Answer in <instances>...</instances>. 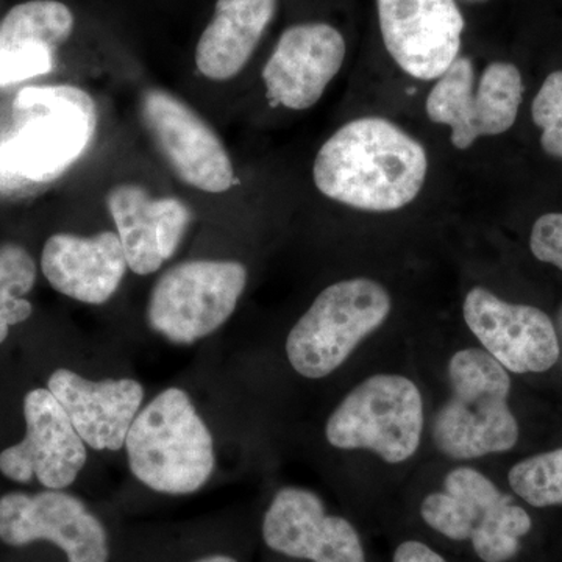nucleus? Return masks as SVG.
Listing matches in <instances>:
<instances>
[{
  "label": "nucleus",
  "mask_w": 562,
  "mask_h": 562,
  "mask_svg": "<svg viewBox=\"0 0 562 562\" xmlns=\"http://www.w3.org/2000/svg\"><path fill=\"white\" fill-rule=\"evenodd\" d=\"M427 171V151L412 135L383 117H361L321 147L313 179L331 201L386 213L419 195Z\"/></svg>",
  "instance_id": "1"
},
{
  "label": "nucleus",
  "mask_w": 562,
  "mask_h": 562,
  "mask_svg": "<svg viewBox=\"0 0 562 562\" xmlns=\"http://www.w3.org/2000/svg\"><path fill=\"white\" fill-rule=\"evenodd\" d=\"M14 132L0 143V187L49 183L88 149L98 128L91 95L70 85L27 87L13 102Z\"/></svg>",
  "instance_id": "2"
},
{
  "label": "nucleus",
  "mask_w": 562,
  "mask_h": 562,
  "mask_svg": "<svg viewBox=\"0 0 562 562\" xmlns=\"http://www.w3.org/2000/svg\"><path fill=\"white\" fill-rule=\"evenodd\" d=\"M128 464L151 491L187 495L213 475V436L190 395L179 387L158 394L133 420L127 439Z\"/></svg>",
  "instance_id": "3"
},
{
  "label": "nucleus",
  "mask_w": 562,
  "mask_h": 562,
  "mask_svg": "<svg viewBox=\"0 0 562 562\" xmlns=\"http://www.w3.org/2000/svg\"><path fill=\"white\" fill-rule=\"evenodd\" d=\"M450 397L432 420L436 449L453 460L512 450L519 425L509 408L512 379L486 350L457 351L449 362Z\"/></svg>",
  "instance_id": "4"
},
{
  "label": "nucleus",
  "mask_w": 562,
  "mask_h": 562,
  "mask_svg": "<svg viewBox=\"0 0 562 562\" xmlns=\"http://www.w3.org/2000/svg\"><path fill=\"white\" fill-rule=\"evenodd\" d=\"M390 313V292L371 279L325 288L288 335L292 369L310 380L330 375L366 336L382 327Z\"/></svg>",
  "instance_id": "5"
},
{
  "label": "nucleus",
  "mask_w": 562,
  "mask_h": 562,
  "mask_svg": "<svg viewBox=\"0 0 562 562\" xmlns=\"http://www.w3.org/2000/svg\"><path fill=\"white\" fill-rule=\"evenodd\" d=\"M420 516L439 535L471 542L484 562L513 560L532 527L530 514L512 495L472 468L447 473L443 490L422 502Z\"/></svg>",
  "instance_id": "6"
},
{
  "label": "nucleus",
  "mask_w": 562,
  "mask_h": 562,
  "mask_svg": "<svg viewBox=\"0 0 562 562\" xmlns=\"http://www.w3.org/2000/svg\"><path fill=\"white\" fill-rule=\"evenodd\" d=\"M424 402L412 380L394 373L369 376L346 395L325 425L336 449L369 450L390 464L409 460L420 446Z\"/></svg>",
  "instance_id": "7"
},
{
  "label": "nucleus",
  "mask_w": 562,
  "mask_h": 562,
  "mask_svg": "<svg viewBox=\"0 0 562 562\" xmlns=\"http://www.w3.org/2000/svg\"><path fill=\"white\" fill-rule=\"evenodd\" d=\"M246 284L247 269L241 262H181L155 283L147 322L168 341L190 346L228 321Z\"/></svg>",
  "instance_id": "8"
},
{
  "label": "nucleus",
  "mask_w": 562,
  "mask_h": 562,
  "mask_svg": "<svg viewBox=\"0 0 562 562\" xmlns=\"http://www.w3.org/2000/svg\"><path fill=\"white\" fill-rule=\"evenodd\" d=\"M473 87L471 58L458 57L425 103L430 121L452 128V144L460 150L469 149L482 136L508 132L522 103V74L512 63H491L475 91Z\"/></svg>",
  "instance_id": "9"
},
{
  "label": "nucleus",
  "mask_w": 562,
  "mask_h": 562,
  "mask_svg": "<svg viewBox=\"0 0 562 562\" xmlns=\"http://www.w3.org/2000/svg\"><path fill=\"white\" fill-rule=\"evenodd\" d=\"M0 541L24 547L49 541L68 562H109V536L101 520L76 495L47 490L9 492L0 497Z\"/></svg>",
  "instance_id": "10"
},
{
  "label": "nucleus",
  "mask_w": 562,
  "mask_h": 562,
  "mask_svg": "<svg viewBox=\"0 0 562 562\" xmlns=\"http://www.w3.org/2000/svg\"><path fill=\"white\" fill-rule=\"evenodd\" d=\"M140 117L162 158L183 183L220 194L235 183L231 157L216 132L176 95L146 90Z\"/></svg>",
  "instance_id": "11"
},
{
  "label": "nucleus",
  "mask_w": 562,
  "mask_h": 562,
  "mask_svg": "<svg viewBox=\"0 0 562 562\" xmlns=\"http://www.w3.org/2000/svg\"><path fill=\"white\" fill-rule=\"evenodd\" d=\"M24 419L25 438L0 453V472L16 483L36 479L47 490L70 486L87 464V447L47 387L27 392Z\"/></svg>",
  "instance_id": "12"
},
{
  "label": "nucleus",
  "mask_w": 562,
  "mask_h": 562,
  "mask_svg": "<svg viewBox=\"0 0 562 562\" xmlns=\"http://www.w3.org/2000/svg\"><path fill=\"white\" fill-rule=\"evenodd\" d=\"M386 50L408 76L438 80L460 57L464 18L454 0H376Z\"/></svg>",
  "instance_id": "13"
},
{
  "label": "nucleus",
  "mask_w": 562,
  "mask_h": 562,
  "mask_svg": "<svg viewBox=\"0 0 562 562\" xmlns=\"http://www.w3.org/2000/svg\"><path fill=\"white\" fill-rule=\"evenodd\" d=\"M465 324L484 350L514 373H541L560 361L554 324L542 310L498 299L473 288L462 305Z\"/></svg>",
  "instance_id": "14"
},
{
  "label": "nucleus",
  "mask_w": 562,
  "mask_h": 562,
  "mask_svg": "<svg viewBox=\"0 0 562 562\" xmlns=\"http://www.w3.org/2000/svg\"><path fill=\"white\" fill-rule=\"evenodd\" d=\"M262 539L273 552L312 562H366L357 528L330 516L314 492L284 487L266 512Z\"/></svg>",
  "instance_id": "15"
},
{
  "label": "nucleus",
  "mask_w": 562,
  "mask_h": 562,
  "mask_svg": "<svg viewBox=\"0 0 562 562\" xmlns=\"http://www.w3.org/2000/svg\"><path fill=\"white\" fill-rule=\"evenodd\" d=\"M346 52V40L331 25H292L262 69L269 101L290 110L312 109L342 68Z\"/></svg>",
  "instance_id": "16"
},
{
  "label": "nucleus",
  "mask_w": 562,
  "mask_h": 562,
  "mask_svg": "<svg viewBox=\"0 0 562 562\" xmlns=\"http://www.w3.org/2000/svg\"><path fill=\"white\" fill-rule=\"evenodd\" d=\"M128 268L149 276L179 249L191 211L176 198L155 199L139 184H117L106 195Z\"/></svg>",
  "instance_id": "17"
},
{
  "label": "nucleus",
  "mask_w": 562,
  "mask_h": 562,
  "mask_svg": "<svg viewBox=\"0 0 562 562\" xmlns=\"http://www.w3.org/2000/svg\"><path fill=\"white\" fill-rule=\"evenodd\" d=\"M47 390L68 414L85 443L111 452L124 447L144 401V387L135 380L91 382L68 369L52 373Z\"/></svg>",
  "instance_id": "18"
},
{
  "label": "nucleus",
  "mask_w": 562,
  "mask_h": 562,
  "mask_svg": "<svg viewBox=\"0 0 562 562\" xmlns=\"http://www.w3.org/2000/svg\"><path fill=\"white\" fill-rule=\"evenodd\" d=\"M120 235L102 232L91 238L57 233L44 244L41 269L55 291L90 305L113 297L127 271Z\"/></svg>",
  "instance_id": "19"
},
{
  "label": "nucleus",
  "mask_w": 562,
  "mask_h": 562,
  "mask_svg": "<svg viewBox=\"0 0 562 562\" xmlns=\"http://www.w3.org/2000/svg\"><path fill=\"white\" fill-rule=\"evenodd\" d=\"M74 24V14L57 0L13 7L0 21V88L50 72Z\"/></svg>",
  "instance_id": "20"
},
{
  "label": "nucleus",
  "mask_w": 562,
  "mask_h": 562,
  "mask_svg": "<svg viewBox=\"0 0 562 562\" xmlns=\"http://www.w3.org/2000/svg\"><path fill=\"white\" fill-rule=\"evenodd\" d=\"M277 0H217L214 16L195 49V65L206 79L238 76L276 16Z\"/></svg>",
  "instance_id": "21"
},
{
  "label": "nucleus",
  "mask_w": 562,
  "mask_h": 562,
  "mask_svg": "<svg viewBox=\"0 0 562 562\" xmlns=\"http://www.w3.org/2000/svg\"><path fill=\"white\" fill-rule=\"evenodd\" d=\"M36 265L20 244H0V344L9 338L10 328L33 314L24 299L35 286Z\"/></svg>",
  "instance_id": "22"
},
{
  "label": "nucleus",
  "mask_w": 562,
  "mask_h": 562,
  "mask_svg": "<svg viewBox=\"0 0 562 562\" xmlns=\"http://www.w3.org/2000/svg\"><path fill=\"white\" fill-rule=\"evenodd\" d=\"M509 486L535 508L562 505V449L535 454L513 465Z\"/></svg>",
  "instance_id": "23"
},
{
  "label": "nucleus",
  "mask_w": 562,
  "mask_h": 562,
  "mask_svg": "<svg viewBox=\"0 0 562 562\" xmlns=\"http://www.w3.org/2000/svg\"><path fill=\"white\" fill-rule=\"evenodd\" d=\"M531 116L542 131V149L562 160V70H554L543 81L532 101Z\"/></svg>",
  "instance_id": "24"
},
{
  "label": "nucleus",
  "mask_w": 562,
  "mask_h": 562,
  "mask_svg": "<svg viewBox=\"0 0 562 562\" xmlns=\"http://www.w3.org/2000/svg\"><path fill=\"white\" fill-rule=\"evenodd\" d=\"M530 249L539 261L562 271V213H547L535 222Z\"/></svg>",
  "instance_id": "25"
},
{
  "label": "nucleus",
  "mask_w": 562,
  "mask_h": 562,
  "mask_svg": "<svg viewBox=\"0 0 562 562\" xmlns=\"http://www.w3.org/2000/svg\"><path fill=\"white\" fill-rule=\"evenodd\" d=\"M392 562H449L427 543L405 541L395 549Z\"/></svg>",
  "instance_id": "26"
},
{
  "label": "nucleus",
  "mask_w": 562,
  "mask_h": 562,
  "mask_svg": "<svg viewBox=\"0 0 562 562\" xmlns=\"http://www.w3.org/2000/svg\"><path fill=\"white\" fill-rule=\"evenodd\" d=\"M554 330H557L558 342H560V360L562 361V305L560 312H558L557 324H554Z\"/></svg>",
  "instance_id": "27"
},
{
  "label": "nucleus",
  "mask_w": 562,
  "mask_h": 562,
  "mask_svg": "<svg viewBox=\"0 0 562 562\" xmlns=\"http://www.w3.org/2000/svg\"><path fill=\"white\" fill-rule=\"evenodd\" d=\"M194 562H238L233 560L231 557H225V554H211V557L202 558V560H198Z\"/></svg>",
  "instance_id": "28"
},
{
  "label": "nucleus",
  "mask_w": 562,
  "mask_h": 562,
  "mask_svg": "<svg viewBox=\"0 0 562 562\" xmlns=\"http://www.w3.org/2000/svg\"><path fill=\"white\" fill-rule=\"evenodd\" d=\"M468 2H484V0H468Z\"/></svg>",
  "instance_id": "29"
}]
</instances>
